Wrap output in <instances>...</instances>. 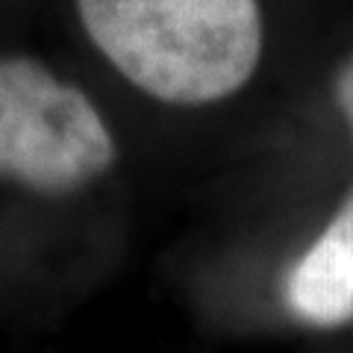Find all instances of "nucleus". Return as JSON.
I'll list each match as a JSON object with an SVG mask.
<instances>
[{"label":"nucleus","mask_w":353,"mask_h":353,"mask_svg":"<svg viewBox=\"0 0 353 353\" xmlns=\"http://www.w3.org/2000/svg\"><path fill=\"white\" fill-rule=\"evenodd\" d=\"M77 15L106 62L162 103H218L262 59L259 0H77Z\"/></svg>","instance_id":"f257e3e1"},{"label":"nucleus","mask_w":353,"mask_h":353,"mask_svg":"<svg viewBox=\"0 0 353 353\" xmlns=\"http://www.w3.org/2000/svg\"><path fill=\"white\" fill-rule=\"evenodd\" d=\"M115 139L80 85L32 57H0V176L71 194L112 168Z\"/></svg>","instance_id":"f03ea898"},{"label":"nucleus","mask_w":353,"mask_h":353,"mask_svg":"<svg viewBox=\"0 0 353 353\" xmlns=\"http://www.w3.org/2000/svg\"><path fill=\"white\" fill-rule=\"evenodd\" d=\"M285 303L306 324L336 327L353 318V194L285 280Z\"/></svg>","instance_id":"7ed1b4c3"},{"label":"nucleus","mask_w":353,"mask_h":353,"mask_svg":"<svg viewBox=\"0 0 353 353\" xmlns=\"http://www.w3.org/2000/svg\"><path fill=\"white\" fill-rule=\"evenodd\" d=\"M336 103H339L341 115H345L347 127L353 132V57L345 62V68H341L336 77Z\"/></svg>","instance_id":"20e7f679"}]
</instances>
